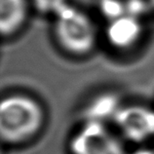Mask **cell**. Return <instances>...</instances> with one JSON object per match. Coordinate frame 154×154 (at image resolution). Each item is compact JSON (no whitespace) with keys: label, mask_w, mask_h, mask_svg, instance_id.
Here are the masks:
<instances>
[{"label":"cell","mask_w":154,"mask_h":154,"mask_svg":"<svg viewBox=\"0 0 154 154\" xmlns=\"http://www.w3.org/2000/svg\"><path fill=\"white\" fill-rule=\"evenodd\" d=\"M26 17V0H0V32L2 37H9L21 29Z\"/></svg>","instance_id":"obj_6"},{"label":"cell","mask_w":154,"mask_h":154,"mask_svg":"<svg viewBox=\"0 0 154 154\" xmlns=\"http://www.w3.org/2000/svg\"><path fill=\"white\" fill-rule=\"evenodd\" d=\"M36 10L42 14L56 16L67 5L66 0H33Z\"/></svg>","instance_id":"obj_9"},{"label":"cell","mask_w":154,"mask_h":154,"mask_svg":"<svg viewBox=\"0 0 154 154\" xmlns=\"http://www.w3.org/2000/svg\"><path fill=\"white\" fill-rule=\"evenodd\" d=\"M71 154H127L118 137L103 122L89 120L69 143Z\"/></svg>","instance_id":"obj_3"},{"label":"cell","mask_w":154,"mask_h":154,"mask_svg":"<svg viewBox=\"0 0 154 154\" xmlns=\"http://www.w3.org/2000/svg\"><path fill=\"white\" fill-rule=\"evenodd\" d=\"M45 113L32 97L13 94L0 103V137L3 143L19 144L29 140L42 129Z\"/></svg>","instance_id":"obj_1"},{"label":"cell","mask_w":154,"mask_h":154,"mask_svg":"<svg viewBox=\"0 0 154 154\" xmlns=\"http://www.w3.org/2000/svg\"><path fill=\"white\" fill-rule=\"evenodd\" d=\"M119 108L118 100L115 96L103 95L96 100H93V103L88 106L87 121L92 120L103 122V120L109 116H112L113 118Z\"/></svg>","instance_id":"obj_7"},{"label":"cell","mask_w":154,"mask_h":154,"mask_svg":"<svg viewBox=\"0 0 154 154\" xmlns=\"http://www.w3.org/2000/svg\"><path fill=\"white\" fill-rule=\"evenodd\" d=\"M132 154H154V149L150 148H139Z\"/></svg>","instance_id":"obj_10"},{"label":"cell","mask_w":154,"mask_h":154,"mask_svg":"<svg viewBox=\"0 0 154 154\" xmlns=\"http://www.w3.org/2000/svg\"><path fill=\"white\" fill-rule=\"evenodd\" d=\"M55 17V36L64 51L73 56H85L94 49L96 28L86 14L67 4Z\"/></svg>","instance_id":"obj_2"},{"label":"cell","mask_w":154,"mask_h":154,"mask_svg":"<svg viewBox=\"0 0 154 154\" xmlns=\"http://www.w3.org/2000/svg\"><path fill=\"white\" fill-rule=\"evenodd\" d=\"M113 122L124 137L132 143H140L154 137V110L143 105L120 107Z\"/></svg>","instance_id":"obj_4"},{"label":"cell","mask_w":154,"mask_h":154,"mask_svg":"<svg viewBox=\"0 0 154 154\" xmlns=\"http://www.w3.org/2000/svg\"><path fill=\"white\" fill-rule=\"evenodd\" d=\"M100 10L108 21H112L127 14L126 6L119 0H102Z\"/></svg>","instance_id":"obj_8"},{"label":"cell","mask_w":154,"mask_h":154,"mask_svg":"<svg viewBox=\"0 0 154 154\" xmlns=\"http://www.w3.org/2000/svg\"><path fill=\"white\" fill-rule=\"evenodd\" d=\"M143 26L137 17L126 14L109 21L105 34L109 44L116 49L132 48L140 39Z\"/></svg>","instance_id":"obj_5"}]
</instances>
